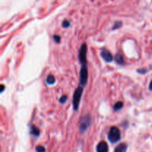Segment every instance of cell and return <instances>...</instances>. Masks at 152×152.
Returning <instances> with one entry per match:
<instances>
[{
  "mask_svg": "<svg viewBox=\"0 0 152 152\" xmlns=\"http://www.w3.org/2000/svg\"><path fill=\"white\" fill-rule=\"evenodd\" d=\"M53 39H54V41L56 42L59 43L61 40V37L58 35H54L53 36Z\"/></svg>",
  "mask_w": 152,
  "mask_h": 152,
  "instance_id": "17",
  "label": "cell"
},
{
  "mask_svg": "<svg viewBox=\"0 0 152 152\" xmlns=\"http://www.w3.org/2000/svg\"><path fill=\"white\" fill-rule=\"evenodd\" d=\"M122 26V22H116L115 24H114V26L113 27V30H115L117 28H120Z\"/></svg>",
  "mask_w": 152,
  "mask_h": 152,
  "instance_id": "16",
  "label": "cell"
},
{
  "mask_svg": "<svg viewBox=\"0 0 152 152\" xmlns=\"http://www.w3.org/2000/svg\"><path fill=\"white\" fill-rule=\"evenodd\" d=\"M96 151L97 152H108V144L105 141H102L99 142L96 146Z\"/></svg>",
  "mask_w": 152,
  "mask_h": 152,
  "instance_id": "7",
  "label": "cell"
},
{
  "mask_svg": "<svg viewBox=\"0 0 152 152\" xmlns=\"http://www.w3.org/2000/svg\"><path fill=\"white\" fill-rule=\"evenodd\" d=\"M86 53H87V46H86V44L83 43L80 50V53H79V60L83 65H86Z\"/></svg>",
  "mask_w": 152,
  "mask_h": 152,
  "instance_id": "4",
  "label": "cell"
},
{
  "mask_svg": "<svg viewBox=\"0 0 152 152\" xmlns=\"http://www.w3.org/2000/svg\"><path fill=\"white\" fill-rule=\"evenodd\" d=\"M101 56H102V59L107 62H111L113 61V56L109 50H108L105 48H102L101 50Z\"/></svg>",
  "mask_w": 152,
  "mask_h": 152,
  "instance_id": "6",
  "label": "cell"
},
{
  "mask_svg": "<svg viewBox=\"0 0 152 152\" xmlns=\"http://www.w3.org/2000/svg\"><path fill=\"white\" fill-rule=\"evenodd\" d=\"M30 133H31V134L33 135V136L38 137L40 134L39 129L37 126L32 125V126H31V130H30Z\"/></svg>",
  "mask_w": 152,
  "mask_h": 152,
  "instance_id": "8",
  "label": "cell"
},
{
  "mask_svg": "<svg viewBox=\"0 0 152 152\" xmlns=\"http://www.w3.org/2000/svg\"><path fill=\"white\" fill-rule=\"evenodd\" d=\"M114 60H115L116 62H117V64H119V65H123V64L124 63V60H123V56H122L121 54H120V53L116 54L115 58H114Z\"/></svg>",
  "mask_w": 152,
  "mask_h": 152,
  "instance_id": "10",
  "label": "cell"
},
{
  "mask_svg": "<svg viewBox=\"0 0 152 152\" xmlns=\"http://www.w3.org/2000/svg\"><path fill=\"white\" fill-rule=\"evenodd\" d=\"M91 123V118L89 116H86V117H83L81 120V123H80V130L81 133L86 132L88 129V128L89 127Z\"/></svg>",
  "mask_w": 152,
  "mask_h": 152,
  "instance_id": "5",
  "label": "cell"
},
{
  "mask_svg": "<svg viewBox=\"0 0 152 152\" xmlns=\"http://www.w3.org/2000/svg\"><path fill=\"white\" fill-rule=\"evenodd\" d=\"M4 86H3V85H1V92H2L3 91H4Z\"/></svg>",
  "mask_w": 152,
  "mask_h": 152,
  "instance_id": "19",
  "label": "cell"
},
{
  "mask_svg": "<svg viewBox=\"0 0 152 152\" xmlns=\"http://www.w3.org/2000/svg\"><path fill=\"white\" fill-rule=\"evenodd\" d=\"M149 90L150 91H152V81L150 83V85H149Z\"/></svg>",
  "mask_w": 152,
  "mask_h": 152,
  "instance_id": "18",
  "label": "cell"
},
{
  "mask_svg": "<svg viewBox=\"0 0 152 152\" xmlns=\"http://www.w3.org/2000/svg\"><path fill=\"white\" fill-rule=\"evenodd\" d=\"M83 92V87L77 88V90H76L75 92H74V97H73V106H74V109L75 110V111L78 110L79 108V105H80V100H81Z\"/></svg>",
  "mask_w": 152,
  "mask_h": 152,
  "instance_id": "2",
  "label": "cell"
},
{
  "mask_svg": "<svg viewBox=\"0 0 152 152\" xmlns=\"http://www.w3.org/2000/svg\"><path fill=\"white\" fill-rule=\"evenodd\" d=\"M88 68L86 65H83L82 66L81 71H80V85L83 86H86L88 81Z\"/></svg>",
  "mask_w": 152,
  "mask_h": 152,
  "instance_id": "3",
  "label": "cell"
},
{
  "mask_svg": "<svg viewBox=\"0 0 152 152\" xmlns=\"http://www.w3.org/2000/svg\"><path fill=\"white\" fill-rule=\"evenodd\" d=\"M36 151L37 152H45V148L42 145H38L36 147Z\"/></svg>",
  "mask_w": 152,
  "mask_h": 152,
  "instance_id": "13",
  "label": "cell"
},
{
  "mask_svg": "<svg viewBox=\"0 0 152 152\" xmlns=\"http://www.w3.org/2000/svg\"><path fill=\"white\" fill-rule=\"evenodd\" d=\"M127 151V145L125 143H121L115 148L114 152H126Z\"/></svg>",
  "mask_w": 152,
  "mask_h": 152,
  "instance_id": "9",
  "label": "cell"
},
{
  "mask_svg": "<svg viewBox=\"0 0 152 152\" xmlns=\"http://www.w3.org/2000/svg\"><path fill=\"white\" fill-rule=\"evenodd\" d=\"M123 107V102H117V103L114 105V111H118V110H120Z\"/></svg>",
  "mask_w": 152,
  "mask_h": 152,
  "instance_id": "12",
  "label": "cell"
},
{
  "mask_svg": "<svg viewBox=\"0 0 152 152\" xmlns=\"http://www.w3.org/2000/svg\"><path fill=\"white\" fill-rule=\"evenodd\" d=\"M70 25H71V24H70V22L68 20H67V19L64 20L63 22H62V25L63 28H68V27L70 26Z\"/></svg>",
  "mask_w": 152,
  "mask_h": 152,
  "instance_id": "14",
  "label": "cell"
},
{
  "mask_svg": "<svg viewBox=\"0 0 152 152\" xmlns=\"http://www.w3.org/2000/svg\"><path fill=\"white\" fill-rule=\"evenodd\" d=\"M55 81H56V80H55V77L52 75H49L48 77H47V80H46V82H47L48 84H49V85L54 84Z\"/></svg>",
  "mask_w": 152,
  "mask_h": 152,
  "instance_id": "11",
  "label": "cell"
},
{
  "mask_svg": "<svg viewBox=\"0 0 152 152\" xmlns=\"http://www.w3.org/2000/svg\"><path fill=\"white\" fill-rule=\"evenodd\" d=\"M67 99H68V96H67L66 95H63V96H61L60 99H59V102H60V103H65L67 101Z\"/></svg>",
  "mask_w": 152,
  "mask_h": 152,
  "instance_id": "15",
  "label": "cell"
},
{
  "mask_svg": "<svg viewBox=\"0 0 152 152\" xmlns=\"http://www.w3.org/2000/svg\"><path fill=\"white\" fill-rule=\"evenodd\" d=\"M120 136H121V134H120V131L119 130L118 128L116 126H113L111 128L109 133H108V140L112 143L118 142L120 140Z\"/></svg>",
  "mask_w": 152,
  "mask_h": 152,
  "instance_id": "1",
  "label": "cell"
}]
</instances>
